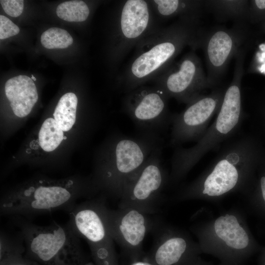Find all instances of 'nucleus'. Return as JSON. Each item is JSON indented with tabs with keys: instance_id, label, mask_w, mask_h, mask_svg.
Returning a JSON list of instances; mask_svg holds the SVG:
<instances>
[{
	"instance_id": "obj_7",
	"label": "nucleus",
	"mask_w": 265,
	"mask_h": 265,
	"mask_svg": "<svg viewBox=\"0 0 265 265\" xmlns=\"http://www.w3.org/2000/svg\"><path fill=\"white\" fill-rule=\"evenodd\" d=\"M161 146L153 151L124 188L119 208H131L146 213L157 212L167 175Z\"/></svg>"
},
{
	"instance_id": "obj_14",
	"label": "nucleus",
	"mask_w": 265,
	"mask_h": 265,
	"mask_svg": "<svg viewBox=\"0 0 265 265\" xmlns=\"http://www.w3.org/2000/svg\"><path fill=\"white\" fill-rule=\"evenodd\" d=\"M153 245L145 261L149 265H187L190 262L188 245L181 236L170 235L160 226L153 231Z\"/></svg>"
},
{
	"instance_id": "obj_10",
	"label": "nucleus",
	"mask_w": 265,
	"mask_h": 265,
	"mask_svg": "<svg viewBox=\"0 0 265 265\" xmlns=\"http://www.w3.org/2000/svg\"><path fill=\"white\" fill-rule=\"evenodd\" d=\"M168 98L155 86L141 85L126 93L122 109L140 132H160L171 124Z\"/></svg>"
},
{
	"instance_id": "obj_22",
	"label": "nucleus",
	"mask_w": 265,
	"mask_h": 265,
	"mask_svg": "<svg viewBox=\"0 0 265 265\" xmlns=\"http://www.w3.org/2000/svg\"><path fill=\"white\" fill-rule=\"evenodd\" d=\"M56 14L60 19L70 22H81L87 20L90 13L87 4L82 0L63 2L56 8Z\"/></svg>"
},
{
	"instance_id": "obj_4",
	"label": "nucleus",
	"mask_w": 265,
	"mask_h": 265,
	"mask_svg": "<svg viewBox=\"0 0 265 265\" xmlns=\"http://www.w3.org/2000/svg\"><path fill=\"white\" fill-rule=\"evenodd\" d=\"M11 217L24 240L26 257L41 265H94L68 222L41 226L21 216Z\"/></svg>"
},
{
	"instance_id": "obj_21",
	"label": "nucleus",
	"mask_w": 265,
	"mask_h": 265,
	"mask_svg": "<svg viewBox=\"0 0 265 265\" xmlns=\"http://www.w3.org/2000/svg\"><path fill=\"white\" fill-rule=\"evenodd\" d=\"M23 240L10 243L0 250V265H41L25 256Z\"/></svg>"
},
{
	"instance_id": "obj_13",
	"label": "nucleus",
	"mask_w": 265,
	"mask_h": 265,
	"mask_svg": "<svg viewBox=\"0 0 265 265\" xmlns=\"http://www.w3.org/2000/svg\"><path fill=\"white\" fill-rule=\"evenodd\" d=\"M242 28L219 27L202 36L207 66V79L212 88L219 82L230 59L239 51L243 42Z\"/></svg>"
},
{
	"instance_id": "obj_29",
	"label": "nucleus",
	"mask_w": 265,
	"mask_h": 265,
	"mask_svg": "<svg viewBox=\"0 0 265 265\" xmlns=\"http://www.w3.org/2000/svg\"><path fill=\"white\" fill-rule=\"evenodd\" d=\"M31 79L33 80V81H36V79L35 77L33 76V75H31Z\"/></svg>"
},
{
	"instance_id": "obj_27",
	"label": "nucleus",
	"mask_w": 265,
	"mask_h": 265,
	"mask_svg": "<svg viewBox=\"0 0 265 265\" xmlns=\"http://www.w3.org/2000/svg\"><path fill=\"white\" fill-rule=\"evenodd\" d=\"M255 6L259 10L265 9V0H254Z\"/></svg>"
},
{
	"instance_id": "obj_23",
	"label": "nucleus",
	"mask_w": 265,
	"mask_h": 265,
	"mask_svg": "<svg viewBox=\"0 0 265 265\" xmlns=\"http://www.w3.org/2000/svg\"><path fill=\"white\" fill-rule=\"evenodd\" d=\"M41 43L48 49H65L73 44V39L66 30L54 27L42 34Z\"/></svg>"
},
{
	"instance_id": "obj_3",
	"label": "nucleus",
	"mask_w": 265,
	"mask_h": 265,
	"mask_svg": "<svg viewBox=\"0 0 265 265\" xmlns=\"http://www.w3.org/2000/svg\"><path fill=\"white\" fill-rule=\"evenodd\" d=\"M73 179L63 181L40 179L24 185L3 196L1 215L21 216L28 219L58 210L68 212L82 196L96 191L89 184L78 186Z\"/></svg>"
},
{
	"instance_id": "obj_18",
	"label": "nucleus",
	"mask_w": 265,
	"mask_h": 265,
	"mask_svg": "<svg viewBox=\"0 0 265 265\" xmlns=\"http://www.w3.org/2000/svg\"><path fill=\"white\" fill-rule=\"evenodd\" d=\"M77 105V97L72 92L65 94L59 100L53 116L63 132L69 131L75 124Z\"/></svg>"
},
{
	"instance_id": "obj_2",
	"label": "nucleus",
	"mask_w": 265,
	"mask_h": 265,
	"mask_svg": "<svg viewBox=\"0 0 265 265\" xmlns=\"http://www.w3.org/2000/svg\"><path fill=\"white\" fill-rule=\"evenodd\" d=\"M236 56L233 78L225 90L216 119L196 144L188 148L177 147L174 150L170 160L172 179L184 175L207 153L231 138L238 130L243 117L241 95L243 53Z\"/></svg>"
},
{
	"instance_id": "obj_19",
	"label": "nucleus",
	"mask_w": 265,
	"mask_h": 265,
	"mask_svg": "<svg viewBox=\"0 0 265 265\" xmlns=\"http://www.w3.org/2000/svg\"><path fill=\"white\" fill-rule=\"evenodd\" d=\"M205 3L219 19L231 18L242 22L247 14L244 0H210Z\"/></svg>"
},
{
	"instance_id": "obj_5",
	"label": "nucleus",
	"mask_w": 265,
	"mask_h": 265,
	"mask_svg": "<svg viewBox=\"0 0 265 265\" xmlns=\"http://www.w3.org/2000/svg\"><path fill=\"white\" fill-rule=\"evenodd\" d=\"M160 134L140 132L135 136L120 133L111 140L107 159L97 171V189L120 199L124 187L141 168L150 154L163 146Z\"/></svg>"
},
{
	"instance_id": "obj_1",
	"label": "nucleus",
	"mask_w": 265,
	"mask_h": 265,
	"mask_svg": "<svg viewBox=\"0 0 265 265\" xmlns=\"http://www.w3.org/2000/svg\"><path fill=\"white\" fill-rule=\"evenodd\" d=\"M200 16L179 18L166 27L160 26L142 39L134 47L132 57L119 80L120 90L125 94L165 72L186 46L200 45L203 33Z\"/></svg>"
},
{
	"instance_id": "obj_30",
	"label": "nucleus",
	"mask_w": 265,
	"mask_h": 265,
	"mask_svg": "<svg viewBox=\"0 0 265 265\" xmlns=\"http://www.w3.org/2000/svg\"><path fill=\"white\" fill-rule=\"evenodd\" d=\"M187 265H192V263L191 262V263H190V264H189Z\"/></svg>"
},
{
	"instance_id": "obj_9",
	"label": "nucleus",
	"mask_w": 265,
	"mask_h": 265,
	"mask_svg": "<svg viewBox=\"0 0 265 265\" xmlns=\"http://www.w3.org/2000/svg\"><path fill=\"white\" fill-rule=\"evenodd\" d=\"M152 81L168 99L186 105L202 95L203 90L212 88L201 59L194 51L187 53Z\"/></svg>"
},
{
	"instance_id": "obj_24",
	"label": "nucleus",
	"mask_w": 265,
	"mask_h": 265,
	"mask_svg": "<svg viewBox=\"0 0 265 265\" xmlns=\"http://www.w3.org/2000/svg\"><path fill=\"white\" fill-rule=\"evenodd\" d=\"M20 28L7 17L0 15V39H5L18 34Z\"/></svg>"
},
{
	"instance_id": "obj_15",
	"label": "nucleus",
	"mask_w": 265,
	"mask_h": 265,
	"mask_svg": "<svg viewBox=\"0 0 265 265\" xmlns=\"http://www.w3.org/2000/svg\"><path fill=\"white\" fill-rule=\"evenodd\" d=\"M5 93L14 114L24 117L31 112L38 100L33 80L26 75L9 79L5 84Z\"/></svg>"
},
{
	"instance_id": "obj_28",
	"label": "nucleus",
	"mask_w": 265,
	"mask_h": 265,
	"mask_svg": "<svg viewBox=\"0 0 265 265\" xmlns=\"http://www.w3.org/2000/svg\"><path fill=\"white\" fill-rule=\"evenodd\" d=\"M261 116V123L262 127V129L264 131V132L265 134V108L262 110L260 114Z\"/></svg>"
},
{
	"instance_id": "obj_12",
	"label": "nucleus",
	"mask_w": 265,
	"mask_h": 265,
	"mask_svg": "<svg viewBox=\"0 0 265 265\" xmlns=\"http://www.w3.org/2000/svg\"><path fill=\"white\" fill-rule=\"evenodd\" d=\"M225 90L214 89L186 105L184 111L173 113L169 144L179 146L187 142H198L206 133L212 117L219 111Z\"/></svg>"
},
{
	"instance_id": "obj_17",
	"label": "nucleus",
	"mask_w": 265,
	"mask_h": 265,
	"mask_svg": "<svg viewBox=\"0 0 265 265\" xmlns=\"http://www.w3.org/2000/svg\"><path fill=\"white\" fill-rule=\"evenodd\" d=\"M214 226L216 235L228 247L242 250L248 246V235L234 215L226 214L220 216L215 220Z\"/></svg>"
},
{
	"instance_id": "obj_16",
	"label": "nucleus",
	"mask_w": 265,
	"mask_h": 265,
	"mask_svg": "<svg viewBox=\"0 0 265 265\" xmlns=\"http://www.w3.org/2000/svg\"><path fill=\"white\" fill-rule=\"evenodd\" d=\"M158 20L160 22L168 19L201 15L204 1L199 0H149Z\"/></svg>"
},
{
	"instance_id": "obj_26",
	"label": "nucleus",
	"mask_w": 265,
	"mask_h": 265,
	"mask_svg": "<svg viewBox=\"0 0 265 265\" xmlns=\"http://www.w3.org/2000/svg\"><path fill=\"white\" fill-rule=\"evenodd\" d=\"M265 169V160L262 163ZM259 186L262 197L265 202V174L263 175L259 180Z\"/></svg>"
},
{
	"instance_id": "obj_25",
	"label": "nucleus",
	"mask_w": 265,
	"mask_h": 265,
	"mask_svg": "<svg viewBox=\"0 0 265 265\" xmlns=\"http://www.w3.org/2000/svg\"><path fill=\"white\" fill-rule=\"evenodd\" d=\"M0 3L6 14L11 17H17L23 12V0H0Z\"/></svg>"
},
{
	"instance_id": "obj_6",
	"label": "nucleus",
	"mask_w": 265,
	"mask_h": 265,
	"mask_svg": "<svg viewBox=\"0 0 265 265\" xmlns=\"http://www.w3.org/2000/svg\"><path fill=\"white\" fill-rule=\"evenodd\" d=\"M104 197L76 204L67 213L71 227L88 243L94 265H119L106 217Z\"/></svg>"
},
{
	"instance_id": "obj_11",
	"label": "nucleus",
	"mask_w": 265,
	"mask_h": 265,
	"mask_svg": "<svg viewBox=\"0 0 265 265\" xmlns=\"http://www.w3.org/2000/svg\"><path fill=\"white\" fill-rule=\"evenodd\" d=\"M107 224L115 242L132 263L143 255V243L146 236L159 224L151 215L131 208L112 210L106 208Z\"/></svg>"
},
{
	"instance_id": "obj_31",
	"label": "nucleus",
	"mask_w": 265,
	"mask_h": 265,
	"mask_svg": "<svg viewBox=\"0 0 265 265\" xmlns=\"http://www.w3.org/2000/svg\"><path fill=\"white\" fill-rule=\"evenodd\" d=\"M66 138H67V137H66V136H64V137H63V139H66Z\"/></svg>"
},
{
	"instance_id": "obj_20",
	"label": "nucleus",
	"mask_w": 265,
	"mask_h": 265,
	"mask_svg": "<svg viewBox=\"0 0 265 265\" xmlns=\"http://www.w3.org/2000/svg\"><path fill=\"white\" fill-rule=\"evenodd\" d=\"M63 131L53 118L46 119L43 123L38 133L40 147L46 152L56 149L63 140Z\"/></svg>"
},
{
	"instance_id": "obj_8",
	"label": "nucleus",
	"mask_w": 265,
	"mask_h": 265,
	"mask_svg": "<svg viewBox=\"0 0 265 265\" xmlns=\"http://www.w3.org/2000/svg\"><path fill=\"white\" fill-rule=\"evenodd\" d=\"M149 0L120 2L115 19L113 53L120 62L144 37L161 26Z\"/></svg>"
}]
</instances>
